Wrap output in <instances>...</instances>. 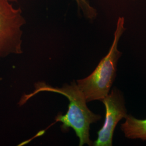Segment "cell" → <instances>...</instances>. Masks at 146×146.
<instances>
[{
  "instance_id": "6da1fadb",
  "label": "cell",
  "mask_w": 146,
  "mask_h": 146,
  "mask_svg": "<svg viewBox=\"0 0 146 146\" xmlns=\"http://www.w3.org/2000/svg\"><path fill=\"white\" fill-rule=\"evenodd\" d=\"M35 88L33 93L22 98L19 103L20 106L40 92H53L66 96L69 100L68 111L65 115L58 114L55 118V122L62 123L61 128L63 131H68L69 128L73 129L79 139V146L93 145V143L90 139V126L99 121L101 116L89 109L86 98L75 82L70 84H65L61 88L52 87L40 82L36 84Z\"/></svg>"
},
{
  "instance_id": "7a4b0ae2",
  "label": "cell",
  "mask_w": 146,
  "mask_h": 146,
  "mask_svg": "<svg viewBox=\"0 0 146 146\" xmlns=\"http://www.w3.org/2000/svg\"><path fill=\"white\" fill-rule=\"evenodd\" d=\"M125 19H118L114 40L108 54L100 62L93 73L87 77L78 80L76 84L87 102L101 101L110 93L116 76L117 64L122 53L118 50L120 37L125 31Z\"/></svg>"
},
{
  "instance_id": "3957f363",
  "label": "cell",
  "mask_w": 146,
  "mask_h": 146,
  "mask_svg": "<svg viewBox=\"0 0 146 146\" xmlns=\"http://www.w3.org/2000/svg\"><path fill=\"white\" fill-rule=\"evenodd\" d=\"M0 0V60L22 52V27L26 21L20 8Z\"/></svg>"
},
{
  "instance_id": "277c9868",
  "label": "cell",
  "mask_w": 146,
  "mask_h": 146,
  "mask_svg": "<svg viewBox=\"0 0 146 146\" xmlns=\"http://www.w3.org/2000/svg\"><path fill=\"white\" fill-rule=\"evenodd\" d=\"M101 101L106 109L104 125L98 133V138L94 146H111L115 128L120 120L127 116L125 101L123 94L118 89L114 88Z\"/></svg>"
},
{
  "instance_id": "5b68a950",
  "label": "cell",
  "mask_w": 146,
  "mask_h": 146,
  "mask_svg": "<svg viewBox=\"0 0 146 146\" xmlns=\"http://www.w3.org/2000/svg\"><path fill=\"white\" fill-rule=\"evenodd\" d=\"M125 122L121 124V129L127 138L146 140V119H137L127 115Z\"/></svg>"
},
{
  "instance_id": "8992f818",
  "label": "cell",
  "mask_w": 146,
  "mask_h": 146,
  "mask_svg": "<svg viewBox=\"0 0 146 146\" xmlns=\"http://www.w3.org/2000/svg\"><path fill=\"white\" fill-rule=\"evenodd\" d=\"M11 2H14L17 0H9ZM78 8L82 11L84 16L89 19H93L96 15V11L91 6L87 0H75Z\"/></svg>"
}]
</instances>
